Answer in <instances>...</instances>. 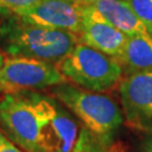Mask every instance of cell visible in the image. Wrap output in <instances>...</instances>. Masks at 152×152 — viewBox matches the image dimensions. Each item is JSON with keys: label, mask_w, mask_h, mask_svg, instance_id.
Masks as SVG:
<instances>
[{"label": "cell", "mask_w": 152, "mask_h": 152, "mask_svg": "<svg viewBox=\"0 0 152 152\" xmlns=\"http://www.w3.org/2000/svg\"><path fill=\"white\" fill-rule=\"evenodd\" d=\"M112 145V141L96 135L83 126L77 137L72 152H108Z\"/></svg>", "instance_id": "12"}, {"label": "cell", "mask_w": 152, "mask_h": 152, "mask_svg": "<svg viewBox=\"0 0 152 152\" xmlns=\"http://www.w3.org/2000/svg\"><path fill=\"white\" fill-rule=\"evenodd\" d=\"M66 82L56 64L27 58L5 59L0 70V92L36 91Z\"/></svg>", "instance_id": "6"}, {"label": "cell", "mask_w": 152, "mask_h": 152, "mask_svg": "<svg viewBox=\"0 0 152 152\" xmlns=\"http://www.w3.org/2000/svg\"><path fill=\"white\" fill-rule=\"evenodd\" d=\"M82 27L78 34L79 41L89 48L117 59L123 52L127 35L105 22L85 2H82Z\"/></svg>", "instance_id": "9"}, {"label": "cell", "mask_w": 152, "mask_h": 152, "mask_svg": "<svg viewBox=\"0 0 152 152\" xmlns=\"http://www.w3.org/2000/svg\"><path fill=\"white\" fill-rule=\"evenodd\" d=\"M58 68L66 80L94 92H104L115 87L123 73L117 59L82 43L77 44Z\"/></svg>", "instance_id": "3"}, {"label": "cell", "mask_w": 152, "mask_h": 152, "mask_svg": "<svg viewBox=\"0 0 152 152\" xmlns=\"http://www.w3.org/2000/svg\"><path fill=\"white\" fill-rule=\"evenodd\" d=\"M82 2L88 4L98 16L127 36L152 35L126 0H89Z\"/></svg>", "instance_id": "10"}, {"label": "cell", "mask_w": 152, "mask_h": 152, "mask_svg": "<svg viewBox=\"0 0 152 152\" xmlns=\"http://www.w3.org/2000/svg\"><path fill=\"white\" fill-rule=\"evenodd\" d=\"M81 1H89V0H81Z\"/></svg>", "instance_id": "19"}, {"label": "cell", "mask_w": 152, "mask_h": 152, "mask_svg": "<svg viewBox=\"0 0 152 152\" xmlns=\"http://www.w3.org/2000/svg\"><path fill=\"white\" fill-rule=\"evenodd\" d=\"M4 61H5V58H4V55L2 53L0 52V70H1V68H2V64H4ZM1 94V92H0Z\"/></svg>", "instance_id": "18"}, {"label": "cell", "mask_w": 152, "mask_h": 152, "mask_svg": "<svg viewBox=\"0 0 152 152\" xmlns=\"http://www.w3.org/2000/svg\"><path fill=\"white\" fill-rule=\"evenodd\" d=\"M143 152H152V136H150L144 143Z\"/></svg>", "instance_id": "16"}, {"label": "cell", "mask_w": 152, "mask_h": 152, "mask_svg": "<svg viewBox=\"0 0 152 152\" xmlns=\"http://www.w3.org/2000/svg\"><path fill=\"white\" fill-rule=\"evenodd\" d=\"M117 60L126 76L152 72V35L127 36L123 52Z\"/></svg>", "instance_id": "11"}, {"label": "cell", "mask_w": 152, "mask_h": 152, "mask_svg": "<svg viewBox=\"0 0 152 152\" xmlns=\"http://www.w3.org/2000/svg\"><path fill=\"white\" fill-rule=\"evenodd\" d=\"M108 152H124V150H123L118 144H117V145H114V144H113V145L110 147V149L108 150Z\"/></svg>", "instance_id": "17"}, {"label": "cell", "mask_w": 152, "mask_h": 152, "mask_svg": "<svg viewBox=\"0 0 152 152\" xmlns=\"http://www.w3.org/2000/svg\"><path fill=\"white\" fill-rule=\"evenodd\" d=\"M14 16L42 27L79 34L82 27L81 0H38Z\"/></svg>", "instance_id": "7"}, {"label": "cell", "mask_w": 152, "mask_h": 152, "mask_svg": "<svg viewBox=\"0 0 152 152\" xmlns=\"http://www.w3.org/2000/svg\"><path fill=\"white\" fill-rule=\"evenodd\" d=\"M0 129L25 152H41V124L26 91L0 99Z\"/></svg>", "instance_id": "5"}, {"label": "cell", "mask_w": 152, "mask_h": 152, "mask_svg": "<svg viewBox=\"0 0 152 152\" xmlns=\"http://www.w3.org/2000/svg\"><path fill=\"white\" fill-rule=\"evenodd\" d=\"M78 43L77 34L36 26L16 16L4 18L0 25L1 50L14 58L59 64Z\"/></svg>", "instance_id": "1"}, {"label": "cell", "mask_w": 152, "mask_h": 152, "mask_svg": "<svg viewBox=\"0 0 152 152\" xmlns=\"http://www.w3.org/2000/svg\"><path fill=\"white\" fill-rule=\"evenodd\" d=\"M0 152H25L0 131Z\"/></svg>", "instance_id": "15"}, {"label": "cell", "mask_w": 152, "mask_h": 152, "mask_svg": "<svg viewBox=\"0 0 152 152\" xmlns=\"http://www.w3.org/2000/svg\"><path fill=\"white\" fill-rule=\"evenodd\" d=\"M52 92L96 135L112 141L123 123V113L118 105L102 92L89 91L66 82L54 86Z\"/></svg>", "instance_id": "2"}, {"label": "cell", "mask_w": 152, "mask_h": 152, "mask_svg": "<svg viewBox=\"0 0 152 152\" xmlns=\"http://www.w3.org/2000/svg\"><path fill=\"white\" fill-rule=\"evenodd\" d=\"M41 124V152H72L78 125L69 112L51 96L26 91Z\"/></svg>", "instance_id": "4"}, {"label": "cell", "mask_w": 152, "mask_h": 152, "mask_svg": "<svg viewBox=\"0 0 152 152\" xmlns=\"http://www.w3.org/2000/svg\"><path fill=\"white\" fill-rule=\"evenodd\" d=\"M132 10L152 34V0H126Z\"/></svg>", "instance_id": "13"}, {"label": "cell", "mask_w": 152, "mask_h": 152, "mask_svg": "<svg viewBox=\"0 0 152 152\" xmlns=\"http://www.w3.org/2000/svg\"><path fill=\"white\" fill-rule=\"evenodd\" d=\"M38 0H0V17L14 16L17 11L31 7Z\"/></svg>", "instance_id": "14"}, {"label": "cell", "mask_w": 152, "mask_h": 152, "mask_svg": "<svg viewBox=\"0 0 152 152\" xmlns=\"http://www.w3.org/2000/svg\"><path fill=\"white\" fill-rule=\"evenodd\" d=\"M120 95L127 124L152 130V72L127 75L121 81Z\"/></svg>", "instance_id": "8"}]
</instances>
